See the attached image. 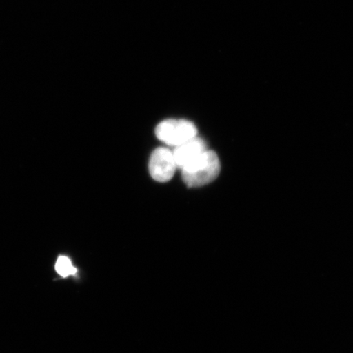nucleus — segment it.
I'll use <instances>...</instances> for the list:
<instances>
[{
	"label": "nucleus",
	"mask_w": 353,
	"mask_h": 353,
	"mask_svg": "<svg viewBox=\"0 0 353 353\" xmlns=\"http://www.w3.org/2000/svg\"><path fill=\"white\" fill-rule=\"evenodd\" d=\"M183 179L190 188L205 186L217 179L220 172L219 159L213 151H207L182 170Z\"/></svg>",
	"instance_id": "1"
},
{
	"label": "nucleus",
	"mask_w": 353,
	"mask_h": 353,
	"mask_svg": "<svg viewBox=\"0 0 353 353\" xmlns=\"http://www.w3.org/2000/svg\"><path fill=\"white\" fill-rule=\"evenodd\" d=\"M159 140L172 148H176L197 137V129L193 123L185 120H167L157 127Z\"/></svg>",
	"instance_id": "2"
},
{
	"label": "nucleus",
	"mask_w": 353,
	"mask_h": 353,
	"mask_svg": "<svg viewBox=\"0 0 353 353\" xmlns=\"http://www.w3.org/2000/svg\"><path fill=\"white\" fill-rule=\"evenodd\" d=\"M176 166L174 152L169 148H159L153 152L149 162V171L152 178L165 183L173 178Z\"/></svg>",
	"instance_id": "3"
},
{
	"label": "nucleus",
	"mask_w": 353,
	"mask_h": 353,
	"mask_svg": "<svg viewBox=\"0 0 353 353\" xmlns=\"http://www.w3.org/2000/svg\"><path fill=\"white\" fill-rule=\"evenodd\" d=\"M205 141L201 138H194L188 142L174 148L173 152L178 169L182 170L200 158L207 151Z\"/></svg>",
	"instance_id": "4"
},
{
	"label": "nucleus",
	"mask_w": 353,
	"mask_h": 353,
	"mask_svg": "<svg viewBox=\"0 0 353 353\" xmlns=\"http://www.w3.org/2000/svg\"><path fill=\"white\" fill-rule=\"evenodd\" d=\"M56 271L63 277L74 276L77 273V269L73 266L72 261L65 256H60L56 263Z\"/></svg>",
	"instance_id": "5"
}]
</instances>
